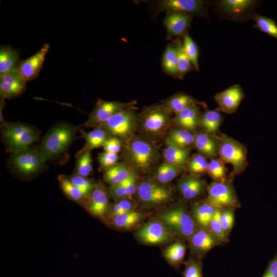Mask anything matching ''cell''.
I'll return each instance as SVG.
<instances>
[{
    "instance_id": "51",
    "label": "cell",
    "mask_w": 277,
    "mask_h": 277,
    "mask_svg": "<svg viewBox=\"0 0 277 277\" xmlns=\"http://www.w3.org/2000/svg\"><path fill=\"white\" fill-rule=\"evenodd\" d=\"M137 175V173L135 172L128 179L121 183L126 187L129 198L136 192L138 185Z\"/></svg>"
},
{
    "instance_id": "41",
    "label": "cell",
    "mask_w": 277,
    "mask_h": 277,
    "mask_svg": "<svg viewBox=\"0 0 277 277\" xmlns=\"http://www.w3.org/2000/svg\"><path fill=\"white\" fill-rule=\"evenodd\" d=\"M227 171L225 164L219 158L212 159L208 163L207 173L215 182L226 181Z\"/></svg>"
},
{
    "instance_id": "25",
    "label": "cell",
    "mask_w": 277,
    "mask_h": 277,
    "mask_svg": "<svg viewBox=\"0 0 277 277\" xmlns=\"http://www.w3.org/2000/svg\"><path fill=\"white\" fill-rule=\"evenodd\" d=\"M79 131L85 143L84 147L76 153L75 157L87 151L103 147L110 137L101 128H94L89 132H86L82 129H80Z\"/></svg>"
},
{
    "instance_id": "26",
    "label": "cell",
    "mask_w": 277,
    "mask_h": 277,
    "mask_svg": "<svg viewBox=\"0 0 277 277\" xmlns=\"http://www.w3.org/2000/svg\"><path fill=\"white\" fill-rule=\"evenodd\" d=\"M166 145L163 152L165 162L175 166L181 170L186 168L190 157V148H183L168 143Z\"/></svg>"
},
{
    "instance_id": "11",
    "label": "cell",
    "mask_w": 277,
    "mask_h": 277,
    "mask_svg": "<svg viewBox=\"0 0 277 277\" xmlns=\"http://www.w3.org/2000/svg\"><path fill=\"white\" fill-rule=\"evenodd\" d=\"M107 188L102 182H97L87 196L83 207L92 216L104 221L110 203Z\"/></svg>"
},
{
    "instance_id": "4",
    "label": "cell",
    "mask_w": 277,
    "mask_h": 277,
    "mask_svg": "<svg viewBox=\"0 0 277 277\" xmlns=\"http://www.w3.org/2000/svg\"><path fill=\"white\" fill-rule=\"evenodd\" d=\"M47 162L38 146H33L21 152L10 154L7 163L14 175L27 180L43 172Z\"/></svg>"
},
{
    "instance_id": "44",
    "label": "cell",
    "mask_w": 277,
    "mask_h": 277,
    "mask_svg": "<svg viewBox=\"0 0 277 277\" xmlns=\"http://www.w3.org/2000/svg\"><path fill=\"white\" fill-rule=\"evenodd\" d=\"M134 204L129 198L115 201L114 203L110 204L105 220L110 217L134 210Z\"/></svg>"
},
{
    "instance_id": "49",
    "label": "cell",
    "mask_w": 277,
    "mask_h": 277,
    "mask_svg": "<svg viewBox=\"0 0 277 277\" xmlns=\"http://www.w3.org/2000/svg\"><path fill=\"white\" fill-rule=\"evenodd\" d=\"M107 190L109 197L115 201L129 198L126 187L121 183L109 186Z\"/></svg>"
},
{
    "instance_id": "46",
    "label": "cell",
    "mask_w": 277,
    "mask_h": 277,
    "mask_svg": "<svg viewBox=\"0 0 277 277\" xmlns=\"http://www.w3.org/2000/svg\"><path fill=\"white\" fill-rule=\"evenodd\" d=\"M118 159V154L106 151L100 153L98 155L100 171L105 172L115 165Z\"/></svg>"
},
{
    "instance_id": "50",
    "label": "cell",
    "mask_w": 277,
    "mask_h": 277,
    "mask_svg": "<svg viewBox=\"0 0 277 277\" xmlns=\"http://www.w3.org/2000/svg\"><path fill=\"white\" fill-rule=\"evenodd\" d=\"M122 141L114 137H109L104 143L103 147L106 152L118 154L121 151Z\"/></svg>"
},
{
    "instance_id": "21",
    "label": "cell",
    "mask_w": 277,
    "mask_h": 277,
    "mask_svg": "<svg viewBox=\"0 0 277 277\" xmlns=\"http://www.w3.org/2000/svg\"><path fill=\"white\" fill-rule=\"evenodd\" d=\"M204 187V182L193 174L182 177L177 184L179 191L186 200L197 197L203 192Z\"/></svg>"
},
{
    "instance_id": "52",
    "label": "cell",
    "mask_w": 277,
    "mask_h": 277,
    "mask_svg": "<svg viewBox=\"0 0 277 277\" xmlns=\"http://www.w3.org/2000/svg\"><path fill=\"white\" fill-rule=\"evenodd\" d=\"M262 277H277V253L268 263Z\"/></svg>"
},
{
    "instance_id": "30",
    "label": "cell",
    "mask_w": 277,
    "mask_h": 277,
    "mask_svg": "<svg viewBox=\"0 0 277 277\" xmlns=\"http://www.w3.org/2000/svg\"><path fill=\"white\" fill-rule=\"evenodd\" d=\"M219 209L206 201L192 207V217L200 227L208 229L216 210Z\"/></svg>"
},
{
    "instance_id": "23",
    "label": "cell",
    "mask_w": 277,
    "mask_h": 277,
    "mask_svg": "<svg viewBox=\"0 0 277 277\" xmlns=\"http://www.w3.org/2000/svg\"><path fill=\"white\" fill-rule=\"evenodd\" d=\"M194 146L205 157L214 159L217 155L218 141L215 135L200 131L195 134Z\"/></svg>"
},
{
    "instance_id": "17",
    "label": "cell",
    "mask_w": 277,
    "mask_h": 277,
    "mask_svg": "<svg viewBox=\"0 0 277 277\" xmlns=\"http://www.w3.org/2000/svg\"><path fill=\"white\" fill-rule=\"evenodd\" d=\"M257 3L253 0H221L217 2V6L225 15L238 21L246 16L251 17Z\"/></svg>"
},
{
    "instance_id": "43",
    "label": "cell",
    "mask_w": 277,
    "mask_h": 277,
    "mask_svg": "<svg viewBox=\"0 0 277 277\" xmlns=\"http://www.w3.org/2000/svg\"><path fill=\"white\" fill-rule=\"evenodd\" d=\"M221 209H217L212 219L208 229L217 241L219 244L228 241L220 220Z\"/></svg>"
},
{
    "instance_id": "33",
    "label": "cell",
    "mask_w": 277,
    "mask_h": 277,
    "mask_svg": "<svg viewBox=\"0 0 277 277\" xmlns=\"http://www.w3.org/2000/svg\"><path fill=\"white\" fill-rule=\"evenodd\" d=\"M223 116L217 110H207L201 113L200 127L210 134L215 135L222 123Z\"/></svg>"
},
{
    "instance_id": "29",
    "label": "cell",
    "mask_w": 277,
    "mask_h": 277,
    "mask_svg": "<svg viewBox=\"0 0 277 277\" xmlns=\"http://www.w3.org/2000/svg\"><path fill=\"white\" fill-rule=\"evenodd\" d=\"M136 172L125 162L117 163L104 172L103 177L108 184L112 185L124 182Z\"/></svg>"
},
{
    "instance_id": "19",
    "label": "cell",
    "mask_w": 277,
    "mask_h": 277,
    "mask_svg": "<svg viewBox=\"0 0 277 277\" xmlns=\"http://www.w3.org/2000/svg\"><path fill=\"white\" fill-rule=\"evenodd\" d=\"M26 84L17 70L1 74V97L12 99L21 95L26 88Z\"/></svg>"
},
{
    "instance_id": "7",
    "label": "cell",
    "mask_w": 277,
    "mask_h": 277,
    "mask_svg": "<svg viewBox=\"0 0 277 277\" xmlns=\"http://www.w3.org/2000/svg\"><path fill=\"white\" fill-rule=\"evenodd\" d=\"M138 125V114L130 107L115 113L100 128L110 137L127 141L134 136Z\"/></svg>"
},
{
    "instance_id": "34",
    "label": "cell",
    "mask_w": 277,
    "mask_h": 277,
    "mask_svg": "<svg viewBox=\"0 0 277 277\" xmlns=\"http://www.w3.org/2000/svg\"><path fill=\"white\" fill-rule=\"evenodd\" d=\"M162 65L164 71L168 75L179 78L176 52L173 42L166 47L162 56Z\"/></svg>"
},
{
    "instance_id": "47",
    "label": "cell",
    "mask_w": 277,
    "mask_h": 277,
    "mask_svg": "<svg viewBox=\"0 0 277 277\" xmlns=\"http://www.w3.org/2000/svg\"><path fill=\"white\" fill-rule=\"evenodd\" d=\"M220 220L224 233L228 238L229 234L232 230L234 222L233 209L230 208L221 209Z\"/></svg>"
},
{
    "instance_id": "13",
    "label": "cell",
    "mask_w": 277,
    "mask_h": 277,
    "mask_svg": "<svg viewBox=\"0 0 277 277\" xmlns=\"http://www.w3.org/2000/svg\"><path fill=\"white\" fill-rule=\"evenodd\" d=\"M138 240L146 245H156L169 242L175 234L162 222L155 219L144 224L136 232Z\"/></svg>"
},
{
    "instance_id": "20",
    "label": "cell",
    "mask_w": 277,
    "mask_h": 277,
    "mask_svg": "<svg viewBox=\"0 0 277 277\" xmlns=\"http://www.w3.org/2000/svg\"><path fill=\"white\" fill-rule=\"evenodd\" d=\"M188 241L191 251L199 258L219 244L208 229L201 227L196 229Z\"/></svg>"
},
{
    "instance_id": "31",
    "label": "cell",
    "mask_w": 277,
    "mask_h": 277,
    "mask_svg": "<svg viewBox=\"0 0 277 277\" xmlns=\"http://www.w3.org/2000/svg\"><path fill=\"white\" fill-rule=\"evenodd\" d=\"M195 134L191 131L181 128H170L168 132L165 143L183 148H189L194 145Z\"/></svg>"
},
{
    "instance_id": "14",
    "label": "cell",
    "mask_w": 277,
    "mask_h": 277,
    "mask_svg": "<svg viewBox=\"0 0 277 277\" xmlns=\"http://www.w3.org/2000/svg\"><path fill=\"white\" fill-rule=\"evenodd\" d=\"M207 2L202 0H161L155 2L156 11L176 12L200 16L206 14Z\"/></svg>"
},
{
    "instance_id": "28",
    "label": "cell",
    "mask_w": 277,
    "mask_h": 277,
    "mask_svg": "<svg viewBox=\"0 0 277 277\" xmlns=\"http://www.w3.org/2000/svg\"><path fill=\"white\" fill-rule=\"evenodd\" d=\"M19 52L9 45L0 47V75L16 71L21 62Z\"/></svg>"
},
{
    "instance_id": "10",
    "label": "cell",
    "mask_w": 277,
    "mask_h": 277,
    "mask_svg": "<svg viewBox=\"0 0 277 277\" xmlns=\"http://www.w3.org/2000/svg\"><path fill=\"white\" fill-rule=\"evenodd\" d=\"M231 180L225 182H213L207 187L206 201L219 209H234L240 203L232 185Z\"/></svg>"
},
{
    "instance_id": "36",
    "label": "cell",
    "mask_w": 277,
    "mask_h": 277,
    "mask_svg": "<svg viewBox=\"0 0 277 277\" xmlns=\"http://www.w3.org/2000/svg\"><path fill=\"white\" fill-rule=\"evenodd\" d=\"M173 43L176 52L179 76V78H182L187 73L192 70L194 68L184 50L182 42L179 38H176L174 39Z\"/></svg>"
},
{
    "instance_id": "48",
    "label": "cell",
    "mask_w": 277,
    "mask_h": 277,
    "mask_svg": "<svg viewBox=\"0 0 277 277\" xmlns=\"http://www.w3.org/2000/svg\"><path fill=\"white\" fill-rule=\"evenodd\" d=\"M68 177L69 181L73 185L81 188L88 194L97 183L88 177H84L75 174H72Z\"/></svg>"
},
{
    "instance_id": "6",
    "label": "cell",
    "mask_w": 277,
    "mask_h": 277,
    "mask_svg": "<svg viewBox=\"0 0 277 277\" xmlns=\"http://www.w3.org/2000/svg\"><path fill=\"white\" fill-rule=\"evenodd\" d=\"M215 136L218 141L219 159L224 164H230L232 166L229 179L232 180L243 172L248 166L246 147L239 141L224 134H215Z\"/></svg>"
},
{
    "instance_id": "37",
    "label": "cell",
    "mask_w": 277,
    "mask_h": 277,
    "mask_svg": "<svg viewBox=\"0 0 277 277\" xmlns=\"http://www.w3.org/2000/svg\"><path fill=\"white\" fill-rule=\"evenodd\" d=\"M250 18L255 21V28L277 39V24L274 19L255 12L251 15Z\"/></svg>"
},
{
    "instance_id": "22",
    "label": "cell",
    "mask_w": 277,
    "mask_h": 277,
    "mask_svg": "<svg viewBox=\"0 0 277 277\" xmlns=\"http://www.w3.org/2000/svg\"><path fill=\"white\" fill-rule=\"evenodd\" d=\"M201 111L199 106L187 108L176 114L173 118L172 123L177 128L192 131L200 127Z\"/></svg>"
},
{
    "instance_id": "32",
    "label": "cell",
    "mask_w": 277,
    "mask_h": 277,
    "mask_svg": "<svg viewBox=\"0 0 277 277\" xmlns=\"http://www.w3.org/2000/svg\"><path fill=\"white\" fill-rule=\"evenodd\" d=\"M59 185L64 194L70 200L83 206L88 194L73 185L68 176L60 174L57 176Z\"/></svg>"
},
{
    "instance_id": "15",
    "label": "cell",
    "mask_w": 277,
    "mask_h": 277,
    "mask_svg": "<svg viewBox=\"0 0 277 277\" xmlns=\"http://www.w3.org/2000/svg\"><path fill=\"white\" fill-rule=\"evenodd\" d=\"M49 49V44L46 43L34 54L21 61L17 71L25 82L32 81L38 76Z\"/></svg>"
},
{
    "instance_id": "27",
    "label": "cell",
    "mask_w": 277,
    "mask_h": 277,
    "mask_svg": "<svg viewBox=\"0 0 277 277\" xmlns=\"http://www.w3.org/2000/svg\"><path fill=\"white\" fill-rule=\"evenodd\" d=\"M141 212L133 210L106 219L107 225L121 229H130L138 224L144 217Z\"/></svg>"
},
{
    "instance_id": "8",
    "label": "cell",
    "mask_w": 277,
    "mask_h": 277,
    "mask_svg": "<svg viewBox=\"0 0 277 277\" xmlns=\"http://www.w3.org/2000/svg\"><path fill=\"white\" fill-rule=\"evenodd\" d=\"M156 219L178 236L189 240L196 228L195 221L182 205H177L161 212Z\"/></svg>"
},
{
    "instance_id": "45",
    "label": "cell",
    "mask_w": 277,
    "mask_h": 277,
    "mask_svg": "<svg viewBox=\"0 0 277 277\" xmlns=\"http://www.w3.org/2000/svg\"><path fill=\"white\" fill-rule=\"evenodd\" d=\"M203 266L201 262L195 258H190L185 263L183 277H202Z\"/></svg>"
},
{
    "instance_id": "16",
    "label": "cell",
    "mask_w": 277,
    "mask_h": 277,
    "mask_svg": "<svg viewBox=\"0 0 277 277\" xmlns=\"http://www.w3.org/2000/svg\"><path fill=\"white\" fill-rule=\"evenodd\" d=\"M244 96L242 88L236 84L216 93L214 99L220 111L232 114L236 112Z\"/></svg>"
},
{
    "instance_id": "39",
    "label": "cell",
    "mask_w": 277,
    "mask_h": 277,
    "mask_svg": "<svg viewBox=\"0 0 277 277\" xmlns=\"http://www.w3.org/2000/svg\"><path fill=\"white\" fill-rule=\"evenodd\" d=\"M76 157L75 167L73 174L88 177L93 170L91 151H87Z\"/></svg>"
},
{
    "instance_id": "12",
    "label": "cell",
    "mask_w": 277,
    "mask_h": 277,
    "mask_svg": "<svg viewBox=\"0 0 277 277\" xmlns=\"http://www.w3.org/2000/svg\"><path fill=\"white\" fill-rule=\"evenodd\" d=\"M133 103H121L97 100L83 126L88 128H100L113 115L124 109L133 106Z\"/></svg>"
},
{
    "instance_id": "9",
    "label": "cell",
    "mask_w": 277,
    "mask_h": 277,
    "mask_svg": "<svg viewBox=\"0 0 277 277\" xmlns=\"http://www.w3.org/2000/svg\"><path fill=\"white\" fill-rule=\"evenodd\" d=\"M137 195L141 205L151 208L165 203L172 197L171 191L162 184L151 180H144L137 185Z\"/></svg>"
},
{
    "instance_id": "2",
    "label": "cell",
    "mask_w": 277,
    "mask_h": 277,
    "mask_svg": "<svg viewBox=\"0 0 277 277\" xmlns=\"http://www.w3.org/2000/svg\"><path fill=\"white\" fill-rule=\"evenodd\" d=\"M123 159L136 173L150 171L160 159L157 148L148 138L133 136L124 146Z\"/></svg>"
},
{
    "instance_id": "1",
    "label": "cell",
    "mask_w": 277,
    "mask_h": 277,
    "mask_svg": "<svg viewBox=\"0 0 277 277\" xmlns=\"http://www.w3.org/2000/svg\"><path fill=\"white\" fill-rule=\"evenodd\" d=\"M79 127L66 122L53 125L42 138L39 149L47 162L58 161L67 154L77 138Z\"/></svg>"
},
{
    "instance_id": "5",
    "label": "cell",
    "mask_w": 277,
    "mask_h": 277,
    "mask_svg": "<svg viewBox=\"0 0 277 277\" xmlns=\"http://www.w3.org/2000/svg\"><path fill=\"white\" fill-rule=\"evenodd\" d=\"M1 138L6 152L10 154L24 151L39 139L40 131L22 123H8L1 126Z\"/></svg>"
},
{
    "instance_id": "3",
    "label": "cell",
    "mask_w": 277,
    "mask_h": 277,
    "mask_svg": "<svg viewBox=\"0 0 277 277\" xmlns=\"http://www.w3.org/2000/svg\"><path fill=\"white\" fill-rule=\"evenodd\" d=\"M172 114L163 104L146 106L138 114L140 130L147 137L159 140L168 133L170 129Z\"/></svg>"
},
{
    "instance_id": "40",
    "label": "cell",
    "mask_w": 277,
    "mask_h": 277,
    "mask_svg": "<svg viewBox=\"0 0 277 277\" xmlns=\"http://www.w3.org/2000/svg\"><path fill=\"white\" fill-rule=\"evenodd\" d=\"M182 44L184 50L189 58L194 69L198 71L199 70L198 47L187 32L183 36Z\"/></svg>"
},
{
    "instance_id": "42",
    "label": "cell",
    "mask_w": 277,
    "mask_h": 277,
    "mask_svg": "<svg viewBox=\"0 0 277 277\" xmlns=\"http://www.w3.org/2000/svg\"><path fill=\"white\" fill-rule=\"evenodd\" d=\"M208 162L206 157L201 154L190 157L186 168L192 174L196 175L207 172Z\"/></svg>"
},
{
    "instance_id": "24",
    "label": "cell",
    "mask_w": 277,
    "mask_h": 277,
    "mask_svg": "<svg viewBox=\"0 0 277 277\" xmlns=\"http://www.w3.org/2000/svg\"><path fill=\"white\" fill-rule=\"evenodd\" d=\"M162 104L175 114L189 107L206 105L184 92L176 93L163 101Z\"/></svg>"
},
{
    "instance_id": "35",
    "label": "cell",
    "mask_w": 277,
    "mask_h": 277,
    "mask_svg": "<svg viewBox=\"0 0 277 277\" xmlns=\"http://www.w3.org/2000/svg\"><path fill=\"white\" fill-rule=\"evenodd\" d=\"M186 250L185 245L181 242H176L165 250L164 256L171 266L178 268L184 260Z\"/></svg>"
},
{
    "instance_id": "38",
    "label": "cell",
    "mask_w": 277,
    "mask_h": 277,
    "mask_svg": "<svg viewBox=\"0 0 277 277\" xmlns=\"http://www.w3.org/2000/svg\"><path fill=\"white\" fill-rule=\"evenodd\" d=\"M181 170L174 165L165 162L157 168L155 177L161 184L168 183L175 178Z\"/></svg>"
},
{
    "instance_id": "18",
    "label": "cell",
    "mask_w": 277,
    "mask_h": 277,
    "mask_svg": "<svg viewBox=\"0 0 277 277\" xmlns=\"http://www.w3.org/2000/svg\"><path fill=\"white\" fill-rule=\"evenodd\" d=\"M192 18V15L189 14L167 12L163 22L168 38L183 36L187 32Z\"/></svg>"
}]
</instances>
